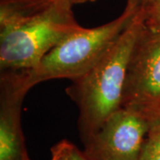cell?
<instances>
[{
	"label": "cell",
	"mask_w": 160,
	"mask_h": 160,
	"mask_svg": "<svg viewBox=\"0 0 160 160\" xmlns=\"http://www.w3.org/2000/svg\"><path fill=\"white\" fill-rule=\"evenodd\" d=\"M122 107L137 111L152 124L160 120V34L143 21L128 66Z\"/></svg>",
	"instance_id": "277c9868"
},
{
	"label": "cell",
	"mask_w": 160,
	"mask_h": 160,
	"mask_svg": "<svg viewBox=\"0 0 160 160\" xmlns=\"http://www.w3.org/2000/svg\"><path fill=\"white\" fill-rule=\"evenodd\" d=\"M71 7L63 0H53L44 10L0 29L1 72L37 66L64 38L79 29Z\"/></svg>",
	"instance_id": "3957f363"
},
{
	"label": "cell",
	"mask_w": 160,
	"mask_h": 160,
	"mask_svg": "<svg viewBox=\"0 0 160 160\" xmlns=\"http://www.w3.org/2000/svg\"><path fill=\"white\" fill-rule=\"evenodd\" d=\"M134 13L125 8L115 20L96 28L79 29L64 38L33 68L12 71L26 91L51 79H78L88 72L119 38Z\"/></svg>",
	"instance_id": "7a4b0ae2"
},
{
	"label": "cell",
	"mask_w": 160,
	"mask_h": 160,
	"mask_svg": "<svg viewBox=\"0 0 160 160\" xmlns=\"http://www.w3.org/2000/svg\"><path fill=\"white\" fill-rule=\"evenodd\" d=\"M143 24L150 30L160 34V0H153L140 12Z\"/></svg>",
	"instance_id": "9c48e42d"
},
{
	"label": "cell",
	"mask_w": 160,
	"mask_h": 160,
	"mask_svg": "<svg viewBox=\"0 0 160 160\" xmlns=\"http://www.w3.org/2000/svg\"><path fill=\"white\" fill-rule=\"evenodd\" d=\"M51 160H89L84 151L68 140H62L51 148Z\"/></svg>",
	"instance_id": "ba28073f"
},
{
	"label": "cell",
	"mask_w": 160,
	"mask_h": 160,
	"mask_svg": "<svg viewBox=\"0 0 160 160\" xmlns=\"http://www.w3.org/2000/svg\"><path fill=\"white\" fill-rule=\"evenodd\" d=\"M142 27V18L137 13L98 62L67 88L79 109L83 143L122 107L128 66Z\"/></svg>",
	"instance_id": "6da1fadb"
},
{
	"label": "cell",
	"mask_w": 160,
	"mask_h": 160,
	"mask_svg": "<svg viewBox=\"0 0 160 160\" xmlns=\"http://www.w3.org/2000/svg\"><path fill=\"white\" fill-rule=\"evenodd\" d=\"M138 160H160V120L152 124Z\"/></svg>",
	"instance_id": "52a82bcc"
},
{
	"label": "cell",
	"mask_w": 160,
	"mask_h": 160,
	"mask_svg": "<svg viewBox=\"0 0 160 160\" xmlns=\"http://www.w3.org/2000/svg\"><path fill=\"white\" fill-rule=\"evenodd\" d=\"M67 3H69V5L73 6L75 4H81V3H85V2H87V1H91V0H63Z\"/></svg>",
	"instance_id": "8fae6325"
},
{
	"label": "cell",
	"mask_w": 160,
	"mask_h": 160,
	"mask_svg": "<svg viewBox=\"0 0 160 160\" xmlns=\"http://www.w3.org/2000/svg\"><path fill=\"white\" fill-rule=\"evenodd\" d=\"M151 1L153 0H126V9L131 11L134 14H137Z\"/></svg>",
	"instance_id": "30bf717a"
},
{
	"label": "cell",
	"mask_w": 160,
	"mask_h": 160,
	"mask_svg": "<svg viewBox=\"0 0 160 160\" xmlns=\"http://www.w3.org/2000/svg\"><path fill=\"white\" fill-rule=\"evenodd\" d=\"M0 84V160H30L21 124V107L28 91L12 72H2Z\"/></svg>",
	"instance_id": "8992f818"
},
{
	"label": "cell",
	"mask_w": 160,
	"mask_h": 160,
	"mask_svg": "<svg viewBox=\"0 0 160 160\" xmlns=\"http://www.w3.org/2000/svg\"><path fill=\"white\" fill-rule=\"evenodd\" d=\"M152 123L137 111L120 108L86 142L89 160H138Z\"/></svg>",
	"instance_id": "5b68a950"
}]
</instances>
